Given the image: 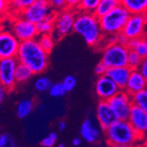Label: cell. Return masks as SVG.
<instances>
[{
    "label": "cell",
    "instance_id": "obj_45",
    "mask_svg": "<svg viewBox=\"0 0 147 147\" xmlns=\"http://www.w3.org/2000/svg\"><path fill=\"white\" fill-rule=\"evenodd\" d=\"M49 136L52 137L53 138H55L56 140H57V133H55V132H51V133H49Z\"/></svg>",
    "mask_w": 147,
    "mask_h": 147
},
{
    "label": "cell",
    "instance_id": "obj_24",
    "mask_svg": "<svg viewBox=\"0 0 147 147\" xmlns=\"http://www.w3.org/2000/svg\"><path fill=\"white\" fill-rule=\"evenodd\" d=\"M37 41L40 46L42 48V49L46 51L48 54H50L55 46V41H54V38L52 36V34H40V37Z\"/></svg>",
    "mask_w": 147,
    "mask_h": 147
},
{
    "label": "cell",
    "instance_id": "obj_32",
    "mask_svg": "<svg viewBox=\"0 0 147 147\" xmlns=\"http://www.w3.org/2000/svg\"><path fill=\"white\" fill-rule=\"evenodd\" d=\"M62 83H63V87L65 88L66 92H71L75 88V86L77 85V79L75 77L69 75V76L64 78V79L63 80Z\"/></svg>",
    "mask_w": 147,
    "mask_h": 147
},
{
    "label": "cell",
    "instance_id": "obj_47",
    "mask_svg": "<svg viewBox=\"0 0 147 147\" xmlns=\"http://www.w3.org/2000/svg\"><path fill=\"white\" fill-rule=\"evenodd\" d=\"M58 146H59V147H64L65 145H64L63 144H58Z\"/></svg>",
    "mask_w": 147,
    "mask_h": 147
},
{
    "label": "cell",
    "instance_id": "obj_16",
    "mask_svg": "<svg viewBox=\"0 0 147 147\" xmlns=\"http://www.w3.org/2000/svg\"><path fill=\"white\" fill-rule=\"evenodd\" d=\"M131 71L132 69L128 65L119 66V67H109L106 75L114 80L120 89H125Z\"/></svg>",
    "mask_w": 147,
    "mask_h": 147
},
{
    "label": "cell",
    "instance_id": "obj_17",
    "mask_svg": "<svg viewBox=\"0 0 147 147\" xmlns=\"http://www.w3.org/2000/svg\"><path fill=\"white\" fill-rule=\"evenodd\" d=\"M146 87H147V81L144 76L140 71V70L139 69L132 70L129 77L125 90L132 95Z\"/></svg>",
    "mask_w": 147,
    "mask_h": 147
},
{
    "label": "cell",
    "instance_id": "obj_13",
    "mask_svg": "<svg viewBox=\"0 0 147 147\" xmlns=\"http://www.w3.org/2000/svg\"><path fill=\"white\" fill-rule=\"evenodd\" d=\"M128 121L142 139L147 138V112L133 104Z\"/></svg>",
    "mask_w": 147,
    "mask_h": 147
},
{
    "label": "cell",
    "instance_id": "obj_2",
    "mask_svg": "<svg viewBox=\"0 0 147 147\" xmlns=\"http://www.w3.org/2000/svg\"><path fill=\"white\" fill-rule=\"evenodd\" d=\"M73 31L81 35L90 47H97L100 44L104 36L99 18L93 12L78 11L76 13Z\"/></svg>",
    "mask_w": 147,
    "mask_h": 147
},
{
    "label": "cell",
    "instance_id": "obj_43",
    "mask_svg": "<svg viewBox=\"0 0 147 147\" xmlns=\"http://www.w3.org/2000/svg\"><path fill=\"white\" fill-rule=\"evenodd\" d=\"M57 127H58L59 130L62 131V130L65 129V128H66V123L64 121H59L58 123H57Z\"/></svg>",
    "mask_w": 147,
    "mask_h": 147
},
{
    "label": "cell",
    "instance_id": "obj_7",
    "mask_svg": "<svg viewBox=\"0 0 147 147\" xmlns=\"http://www.w3.org/2000/svg\"><path fill=\"white\" fill-rule=\"evenodd\" d=\"M108 101L118 119L128 120L133 105L130 93H129L125 89H121Z\"/></svg>",
    "mask_w": 147,
    "mask_h": 147
},
{
    "label": "cell",
    "instance_id": "obj_8",
    "mask_svg": "<svg viewBox=\"0 0 147 147\" xmlns=\"http://www.w3.org/2000/svg\"><path fill=\"white\" fill-rule=\"evenodd\" d=\"M55 11L50 6L49 0H36L29 7L20 12V15L35 24L43 20Z\"/></svg>",
    "mask_w": 147,
    "mask_h": 147
},
{
    "label": "cell",
    "instance_id": "obj_34",
    "mask_svg": "<svg viewBox=\"0 0 147 147\" xmlns=\"http://www.w3.org/2000/svg\"><path fill=\"white\" fill-rule=\"evenodd\" d=\"M49 3L55 11H59L67 8L66 0H49Z\"/></svg>",
    "mask_w": 147,
    "mask_h": 147
},
{
    "label": "cell",
    "instance_id": "obj_6",
    "mask_svg": "<svg viewBox=\"0 0 147 147\" xmlns=\"http://www.w3.org/2000/svg\"><path fill=\"white\" fill-rule=\"evenodd\" d=\"M76 13L75 10L70 8L57 11L54 32L57 38H63L73 32Z\"/></svg>",
    "mask_w": 147,
    "mask_h": 147
},
{
    "label": "cell",
    "instance_id": "obj_1",
    "mask_svg": "<svg viewBox=\"0 0 147 147\" xmlns=\"http://www.w3.org/2000/svg\"><path fill=\"white\" fill-rule=\"evenodd\" d=\"M16 57L19 62L28 65L34 74L43 72L49 65V54L35 39L21 42Z\"/></svg>",
    "mask_w": 147,
    "mask_h": 147
},
{
    "label": "cell",
    "instance_id": "obj_48",
    "mask_svg": "<svg viewBox=\"0 0 147 147\" xmlns=\"http://www.w3.org/2000/svg\"><path fill=\"white\" fill-rule=\"evenodd\" d=\"M145 145H147V139H146V144H145Z\"/></svg>",
    "mask_w": 147,
    "mask_h": 147
},
{
    "label": "cell",
    "instance_id": "obj_29",
    "mask_svg": "<svg viewBox=\"0 0 147 147\" xmlns=\"http://www.w3.org/2000/svg\"><path fill=\"white\" fill-rule=\"evenodd\" d=\"M11 7L17 11L19 13L29 7L32 4H34L36 0H10Z\"/></svg>",
    "mask_w": 147,
    "mask_h": 147
},
{
    "label": "cell",
    "instance_id": "obj_23",
    "mask_svg": "<svg viewBox=\"0 0 147 147\" xmlns=\"http://www.w3.org/2000/svg\"><path fill=\"white\" fill-rule=\"evenodd\" d=\"M33 101L31 100L24 99L18 103L17 106V115L19 118H26L31 113L33 109Z\"/></svg>",
    "mask_w": 147,
    "mask_h": 147
},
{
    "label": "cell",
    "instance_id": "obj_21",
    "mask_svg": "<svg viewBox=\"0 0 147 147\" xmlns=\"http://www.w3.org/2000/svg\"><path fill=\"white\" fill-rule=\"evenodd\" d=\"M120 5H121L120 0H100L99 5L93 13L98 18H100Z\"/></svg>",
    "mask_w": 147,
    "mask_h": 147
},
{
    "label": "cell",
    "instance_id": "obj_28",
    "mask_svg": "<svg viewBox=\"0 0 147 147\" xmlns=\"http://www.w3.org/2000/svg\"><path fill=\"white\" fill-rule=\"evenodd\" d=\"M133 50L138 52L143 59L147 58V37L146 35L144 37L138 38L137 43L134 49H133Z\"/></svg>",
    "mask_w": 147,
    "mask_h": 147
},
{
    "label": "cell",
    "instance_id": "obj_18",
    "mask_svg": "<svg viewBox=\"0 0 147 147\" xmlns=\"http://www.w3.org/2000/svg\"><path fill=\"white\" fill-rule=\"evenodd\" d=\"M80 135L84 140L89 144H94L99 140L100 130L91 120H86L80 127Z\"/></svg>",
    "mask_w": 147,
    "mask_h": 147
},
{
    "label": "cell",
    "instance_id": "obj_46",
    "mask_svg": "<svg viewBox=\"0 0 147 147\" xmlns=\"http://www.w3.org/2000/svg\"><path fill=\"white\" fill-rule=\"evenodd\" d=\"M143 16H144V22H145V25H146V26H147V11L144 13L143 14Z\"/></svg>",
    "mask_w": 147,
    "mask_h": 147
},
{
    "label": "cell",
    "instance_id": "obj_25",
    "mask_svg": "<svg viewBox=\"0 0 147 147\" xmlns=\"http://www.w3.org/2000/svg\"><path fill=\"white\" fill-rule=\"evenodd\" d=\"M132 103L147 112V87L131 95Z\"/></svg>",
    "mask_w": 147,
    "mask_h": 147
},
{
    "label": "cell",
    "instance_id": "obj_9",
    "mask_svg": "<svg viewBox=\"0 0 147 147\" xmlns=\"http://www.w3.org/2000/svg\"><path fill=\"white\" fill-rule=\"evenodd\" d=\"M19 63L17 57L0 59V83L8 91H11L15 86V71Z\"/></svg>",
    "mask_w": 147,
    "mask_h": 147
},
{
    "label": "cell",
    "instance_id": "obj_5",
    "mask_svg": "<svg viewBox=\"0 0 147 147\" xmlns=\"http://www.w3.org/2000/svg\"><path fill=\"white\" fill-rule=\"evenodd\" d=\"M129 49L127 46L115 43L105 46L101 61L108 67H119L128 65Z\"/></svg>",
    "mask_w": 147,
    "mask_h": 147
},
{
    "label": "cell",
    "instance_id": "obj_19",
    "mask_svg": "<svg viewBox=\"0 0 147 147\" xmlns=\"http://www.w3.org/2000/svg\"><path fill=\"white\" fill-rule=\"evenodd\" d=\"M130 14H144L147 11V0H120Z\"/></svg>",
    "mask_w": 147,
    "mask_h": 147
},
{
    "label": "cell",
    "instance_id": "obj_12",
    "mask_svg": "<svg viewBox=\"0 0 147 147\" xmlns=\"http://www.w3.org/2000/svg\"><path fill=\"white\" fill-rule=\"evenodd\" d=\"M123 32L129 39L145 36L147 34V26L143 14H130Z\"/></svg>",
    "mask_w": 147,
    "mask_h": 147
},
{
    "label": "cell",
    "instance_id": "obj_36",
    "mask_svg": "<svg viewBox=\"0 0 147 147\" xmlns=\"http://www.w3.org/2000/svg\"><path fill=\"white\" fill-rule=\"evenodd\" d=\"M116 39H117V43L121 45H124V46H127L128 42L129 40V38L127 37V35L123 32H120L116 34Z\"/></svg>",
    "mask_w": 147,
    "mask_h": 147
},
{
    "label": "cell",
    "instance_id": "obj_44",
    "mask_svg": "<svg viewBox=\"0 0 147 147\" xmlns=\"http://www.w3.org/2000/svg\"><path fill=\"white\" fill-rule=\"evenodd\" d=\"M81 143H82V141H81V139H80L79 138H75L72 140V144L74 146H79L80 144H81Z\"/></svg>",
    "mask_w": 147,
    "mask_h": 147
},
{
    "label": "cell",
    "instance_id": "obj_31",
    "mask_svg": "<svg viewBox=\"0 0 147 147\" xmlns=\"http://www.w3.org/2000/svg\"><path fill=\"white\" fill-rule=\"evenodd\" d=\"M49 95L54 97V98H59V97H63L65 95V93L67 92L65 90V88L63 87V83H56V84H52L50 89L49 90Z\"/></svg>",
    "mask_w": 147,
    "mask_h": 147
},
{
    "label": "cell",
    "instance_id": "obj_14",
    "mask_svg": "<svg viewBox=\"0 0 147 147\" xmlns=\"http://www.w3.org/2000/svg\"><path fill=\"white\" fill-rule=\"evenodd\" d=\"M121 90L109 76H99V78L95 84V92L97 96L102 100H109L114 95Z\"/></svg>",
    "mask_w": 147,
    "mask_h": 147
},
{
    "label": "cell",
    "instance_id": "obj_39",
    "mask_svg": "<svg viewBox=\"0 0 147 147\" xmlns=\"http://www.w3.org/2000/svg\"><path fill=\"white\" fill-rule=\"evenodd\" d=\"M81 1L82 0H66V2H67V8L78 11Z\"/></svg>",
    "mask_w": 147,
    "mask_h": 147
},
{
    "label": "cell",
    "instance_id": "obj_41",
    "mask_svg": "<svg viewBox=\"0 0 147 147\" xmlns=\"http://www.w3.org/2000/svg\"><path fill=\"white\" fill-rule=\"evenodd\" d=\"M140 71L142 72V74L144 76L146 81H147V58H144L142 62V64L140 65L139 67Z\"/></svg>",
    "mask_w": 147,
    "mask_h": 147
},
{
    "label": "cell",
    "instance_id": "obj_30",
    "mask_svg": "<svg viewBox=\"0 0 147 147\" xmlns=\"http://www.w3.org/2000/svg\"><path fill=\"white\" fill-rule=\"evenodd\" d=\"M51 86V80L47 77H41L37 78L34 83V87L39 92H47L50 89Z\"/></svg>",
    "mask_w": 147,
    "mask_h": 147
},
{
    "label": "cell",
    "instance_id": "obj_4",
    "mask_svg": "<svg viewBox=\"0 0 147 147\" xmlns=\"http://www.w3.org/2000/svg\"><path fill=\"white\" fill-rule=\"evenodd\" d=\"M129 16L130 12L122 5H120L104 16L99 18L100 28L104 35L116 34L123 32Z\"/></svg>",
    "mask_w": 147,
    "mask_h": 147
},
{
    "label": "cell",
    "instance_id": "obj_38",
    "mask_svg": "<svg viewBox=\"0 0 147 147\" xmlns=\"http://www.w3.org/2000/svg\"><path fill=\"white\" fill-rule=\"evenodd\" d=\"M9 5H11L10 0H0V16L6 12Z\"/></svg>",
    "mask_w": 147,
    "mask_h": 147
},
{
    "label": "cell",
    "instance_id": "obj_27",
    "mask_svg": "<svg viewBox=\"0 0 147 147\" xmlns=\"http://www.w3.org/2000/svg\"><path fill=\"white\" fill-rule=\"evenodd\" d=\"M100 0H82L78 11L86 12H94Z\"/></svg>",
    "mask_w": 147,
    "mask_h": 147
},
{
    "label": "cell",
    "instance_id": "obj_37",
    "mask_svg": "<svg viewBox=\"0 0 147 147\" xmlns=\"http://www.w3.org/2000/svg\"><path fill=\"white\" fill-rule=\"evenodd\" d=\"M56 139L53 138L52 137H50L49 135L48 137H46L45 138H43L42 141H41V145L43 146V147H52L54 146L55 144H56Z\"/></svg>",
    "mask_w": 147,
    "mask_h": 147
},
{
    "label": "cell",
    "instance_id": "obj_26",
    "mask_svg": "<svg viewBox=\"0 0 147 147\" xmlns=\"http://www.w3.org/2000/svg\"><path fill=\"white\" fill-rule=\"evenodd\" d=\"M143 58L140 57V55L138 52H136L133 49H129V54H128V66L132 69H139L140 65L142 64L143 62Z\"/></svg>",
    "mask_w": 147,
    "mask_h": 147
},
{
    "label": "cell",
    "instance_id": "obj_35",
    "mask_svg": "<svg viewBox=\"0 0 147 147\" xmlns=\"http://www.w3.org/2000/svg\"><path fill=\"white\" fill-rule=\"evenodd\" d=\"M109 67L108 65H106L105 63H103L102 61H100L96 66H95V69H94V72L96 75L98 76H102V75H105L107 71H108Z\"/></svg>",
    "mask_w": 147,
    "mask_h": 147
},
{
    "label": "cell",
    "instance_id": "obj_10",
    "mask_svg": "<svg viewBox=\"0 0 147 147\" xmlns=\"http://www.w3.org/2000/svg\"><path fill=\"white\" fill-rule=\"evenodd\" d=\"M12 33L20 42L35 39L38 35L36 24L25 19L21 15L12 22Z\"/></svg>",
    "mask_w": 147,
    "mask_h": 147
},
{
    "label": "cell",
    "instance_id": "obj_11",
    "mask_svg": "<svg viewBox=\"0 0 147 147\" xmlns=\"http://www.w3.org/2000/svg\"><path fill=\"white\" fill-rule=\"evenodd\" d=\"M20 40L7 31L0 32V59L16 57L20 49Z\"/></svg>",
    "mask_w": 147,
    "mask_h": 147
},
{
    "label": "cell",
    "instance_id": "obj_22",
    "mask_svg": "<svg viewBox=\"0 0 147 147\" xmlns=\"http://www.w3.org/2000/svg\"><path fill=\"white\" fill-rule=\"evenodd\" d=\"M34 71L28 67V65H26L23 63L19 62L16 71H15V79L17 83H22L26 82L33 76Z\"/></svg>",
    "mask_w": 147,
    "mask_h": 147
},
{
    "label": "cell",
    "instance_id": "obj_3",
    "mask_svg": "<svg viewBox=\"0 0 147 147\" xmlns=\"http://www.w3.org/2000/svg\"><path fill=\"white\" fill-rule=\"evenodd\" d=\"M108 144L115 147H129L143 140L128 120L118 119L105 129Z\"/></svg>",
    "mask_w": 147,
    "mask_h": 147
},
{
    "label": "cell",
    "instance_id": "obj_42",
    "mask_svg": "<svg viewBox=\"0 0 147 147\" xmlns=\"http://www.w3.org/2000/svg\"><path fill=\"white\" fill-rule=\"evenodd\" d=\"M7 92H8V90L1 83H0V103H1L4 100Z\"/></svg>",
    "mask_w": 147,
    "mask_h": 147
},
{
    "label": "cell",
    "instance_id": "obj_20",
    "mask_svg": "<svg viewBox=\"0 0 147 147\" xmlns=\"http://www.w3.org/2000/svg\"><path fill=\"white\" fill-rule=\"evenodd\" d=\"M57 11H54L50 15L46 17L43 20L36 24V28L38 34H52L55 30V20H56Z\"/></svg>",
    "mask_w": 147,
    "mask_h": 147
},
{
    "label": "cell",
    "instance_id": "obj_15",
    "mask_svg": "<svg viewBox=\"0 0 147 147\" xmlns=\"http://www.w3.org/2000/svg\"><path fill=\"white\" fill-rule=\"evenodd\" d=\"M96 113L99 124L103 130L107 129L110 125H112L115 121L118 120L115 111L111 108V106L108 100H100L97 106Z\"/></svg>",
    "mask_w": 147,
    "mask_h": 147
},
{
    "label": "cell",
    "instance_id": "obj_40",
    "mask_svg": "<svg viewBox=\"0 0 147 147\" xmlns=\"http://www.w3.org/2000/svg\"><path fill=\"white\" fill-rule=\"evenodd\" d=\"M107 37H105V41H106V46L111 45L117 43V39H116V34H106Z\"/></svg>",
    "mask_w": 147,
    "mask_h": 147
},
{
    "label": "cell",
    "instance_id": "obj_33",
    "mask_svg": "<svg viewBox=\"0 0 147 147\" xmlns=\"http://www.w3.org/2000/svg\"><path fill=\"white\" fill-rule=\"evenodd\" d=\"M15 143L13 138L10 134H4L0 135V147H14Z\"/></svg>",
    "mask_w": 147,
    "mask_h": 147
}]
</instances>
